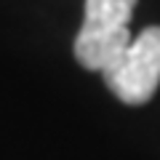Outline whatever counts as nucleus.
I'll use <instances>...</instances> for the list:
<instances>
[{
	"mask_svg": "<svg viewBox=\"0 0 160 160\" xmlns=\"http://www.w3.org/2000/svg\"><path fill=\"white\" fill-rule=\"evenodd\" d=\"M139 0H86V16L75 38V56L86 69L107 72L131 46L128 22Z\"/></svg>",
	"mask_w": 160,
	"mask_h": 160,
	"instance_id": "1",
	"label": "nucleus"
},
{
	"mask_svg": "<svg viewBox=\"0 0 160 160\" xmlns=\"http://www.w3.org/2000/svg\"><path fill=\"white\" fill-rule=\"evenodd\" d=\"M104 75L107 88L123 104H147L160 86V27H147Z\"/></svg>",
	"mask_w": 160,
	"mask_h": 160,
	"instance_id": "2",
	"label": "nucleus"
}]
</instances>
